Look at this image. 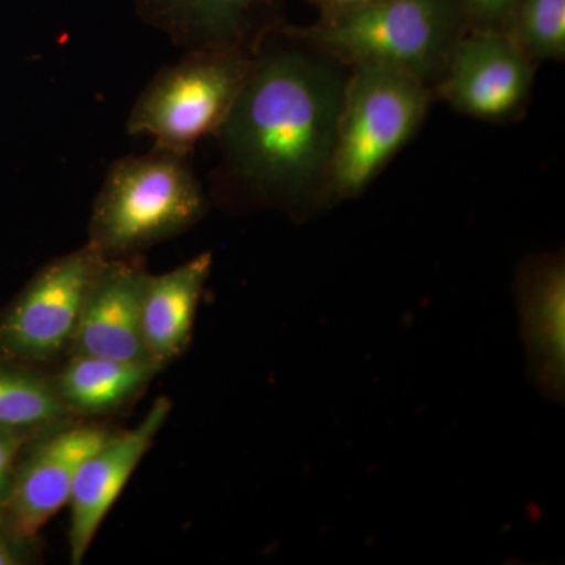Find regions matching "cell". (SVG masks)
I'll use <instances>...</instances> for the list:
<instances>
[{
  "label": "cell",
  "mask_w": 565,
  "mask_h": 565,
  "mask_svg": "<svg viewBox=\"0 0 565 565\" xmlns=\"http://www.w3.org/2000/svg\"><path fill=\"white\" fill-rule=\"evenodd\" d=\"M172 404L159 397L131 430L117 433L81 465L70 494V561L87 556L99 526L169 419Z\"/></svg>",
  "instance_id": "9c48e42d"
},
{
  "label": "cell",
  "mask_w": 565,
  "mask_h": 565,
  "mask_svg": "<svg viewBox=\"0 0 565 565\" xmlns=\"http://www.w3.org/2000/svg\"><path fill=\"white\" fill-rule=\"evenodd\" d=\"M39 557V539L21 534L0 509V565H28Z\"/></svg>",
  "instance_id": "e0dca14e"
},
{
  "label": "cell",
  "mask_w": 565,
  "mask_h": 565,
  "mask_svg": "<svg viewBox=\"0 0 565 565\" xmlns=\"http://www.w3.org/2000/svg\"><path fill=\"white\" fill-rule=\"evenodd\" d=\"M505 32L533 63L564 61L565 0H519Z\"/></svg>",
  "instance_id": "2e32d148"
},
{
  "label": "cell",
  "mask_w": 565,
  "mask_h": 565,
  "mask_svg": "<svg viewBox=\"0 0 565 565\" xmlns=\"http://www.w3.org/2000/svg\"><path fill=\"white\" fill-rule=\"evenodd\" d=\"M207 210L189 154L152 147L110 167L93 204L87 244L104 259L137 256L184 233Z\"/></svg>",
  "instance_id": "7a4b0ae2"
},
{
  "label": "cell",
  "mask_w": 565,
  "mask_h": 565,
  "mask_svg": "<svg viewBox=\"0 0 565 565\" xmlns=\"http://www.w3.org/2000/svg\"><path fill=\"white\" fill-rule=\"evenodd\" d=\"M337 63L264 32L214 134L221 162L212 182L221 191L244 204L289 212L329 195L348 81Z\"/></svg>",
  "instance_id": "6da1fadb"
},
{
  "label": "cell",
  "mask_w": 565,
  "mask_h": 565,
  "mask_svg": "<svg viewBox=\"0 0 565 565\" xmlns=\"http://www.w3.org/2000/svg\"><path fill=\"white\" fill-rule=\"evenodd\" d=\"M32 437H35V435L0 427V508L9 497L14 470H17L18 457Z\"/></svg>",
  "instance_id": "d6986e66"
},
{
  "label": "cell",
  "mask_w": 565,
  "mask_h": 565,
  "mask_svg": "<svg viewBox=\"0 0 565 565\" xmlns=\"http://www.w3.org/2000/svg\"><path fill=\"white\" fill-rule=\"evenodd\" d=\"M137 14L185 51H252L277 0H131Z\"/></svg>",
  "instance_id": "7c38bea8"
},
{
  "label": "cell",
  "mask_w": 565,
  "mask_h": 565,
  "mask_svg": "<svg viewBox=\"0 0 565 565\" xmlns=\"http://www.w3.org/2000/svg\"><path fill=\"white\" fill-rule=\"evenodd\" d=\"M71 419L51 374L0 355V427L39 435Z\"/></svg>",
  "instance_id": "9a60e30c"
},
{
  "label": "cell",
  "mask_w": 565,
  "mask_h": 565,
  "mask_svg": "<svg viewBox=\"0 0 565 565\" xmlns=\"http://www.w3.org/2000/svg\"><path fill=\"white\" fill-rule=\"evenodd\" d=\"M533 81L534 63L508 32L471 29L435 87L460 114L498 121L522 110Z\"/></svg>",
  "instance_id": "ba28073f"
},
{
  "label": "cell",
  "mask_w": 565,
  "mask_h": 565,
  "mask_svg": "<svg viewBox=\"0 0 565 565\" xmlns=\"http://www.w3.org/2000/svg\"><path fill=\"white\" fill-rule=\"evenodd\" d=\"M527 374L556 403L564 401L565 269L559 255L539 256L516 281Z\"/></svg>",
  "instance_id": "8fae6325"
},
{
  "label": "cell",
  "mask_w": 565,
  "mask_h": 565,
  "mask_svg": "<svg viewBox=\"0 0 565 565\" xmlns=\"http://www.w3.org/2000/svg\"><path fill=\"white\" fill-rule=\"evenodd\" d=\"M103 262L87 244L41 267L0 311V355L41 370L65 359Z\"/></svg>",
  "instance_id": "8992f818"
},
{
  "label": "cell",
  "mask_w": 565,
  "mask_h": 565,
  "mask_svg": "<svg viewBox=\"0 0 565 565\" xmlns=\"http://www.w3.org/2000/svg\"><path fill=\"white\" fill-rule=\"evenodd\" d=\"M158 373L151 363L68 355L51 377L66 411L85 419L118 414L139 399Z\"/></svg>",
  "instance_id": "5bb4252c"
},
{
  "label": "cell",
  "mask_w": 565,
  "mask_h": 565,
  "mask_svg": "<svg viewBox=\"0 0 565 565\" xmlns=\"http://www.w3.org/2000/svg\"><path fill=\"white\" fill-rule=\"evenodd\" d=\"M470 28L459 0H377L323 14L299 39L338 63H382L437 85Z\"/></svg>",
  "instance_id": "3957f363"
},
{
  "label": "cell",
  "mask_w": 565,
  "mask_h": 565,
  "mask_svg": "<svg viewBox=\"0 0 565 565\" xmlns=\"http://www.w3.org/2000/svg\"><path fill=\"white\" fill-rule=\"evenodd\" d=\"M252 51L212 47L185 52L140 93L129 114V134L151 137L154 148L191 156L193 147L214 136L225 121L243 87Z\"/></svg>",
  "instance_id": "5b68a950"
},
{
  "label": "cell",
  "mask_w": 565,
  "mask_h": 565,
  "mask_svg": "<svg viewBox=\"0 0 565 565\" xmlns=\"http://www.w3.org/2000/svg\"><path fill=\"white\" fill-rule=\"evenodd\" d=\"M471 29L505 31L519 0H459Z\"/></svg>",
  "instance_id": "ac0fdd59"
},
{
  "label": "cell",
  "mask_w": 565,
  "mask_h": 565,
  "mask_svg": "<svg viewBox=\"0 0 565 565\" xmlns=\"http://www.w3.org/2000/svg\"><path fill=\"white\" fill-rule=\"evenodd\" d=\"M115 434L103 424L76 418L32 437L18 457L9 497L0 508L11 525L36 537L68 504L81 465Z\"/></svg>",
  "instance_id": "52a82bcc"
},
{
  "label": "cell",
  "mask_w": 565,
  "mask_h": 565,
  "mask_svg": "<svg viewBox=\"0 0 565 565\" xmlns=\"http://www.w3.org/2000/svg\"><path fill=\"white\" fill-rule=\"evenodd\" d=\"M433 87L403 70L359 63L345 81L329 196L360 195L422 125Z\"/></svg>",
  "instance_id": "277c9868"
},
{
  "label": "cell",
  "mask_w": 565,
  "mask_h": 565,
  "mask_svg": "<svg viewBox=\"0 0 565 565\" xmlns=\"http://www.w3.org/2000/svg\"><path fill=\"white\" fill-rule=\"evenodd\" d=\"M211 267V253H202L170 273L150 275L141 308V334L148 360L159 371L180 359L191 344Z\"/></svg>",
  "instance_id": "4fadbf2b"
},
{
  "label": "cell",
  "mask_w": 565,
  "mask_h": 565,
  "mask_svg": "<svg viewBox=\"0 0 565 565\" xmlns=\"http://www.w3.org/2000/svg\"><path fill=\"white\" fill-rule=\"evenodd\" d=\"M323 11V14L338 13V11L356 9V7L367 6V3L377 2V0H311Z\"/></svg>",
  "instance_id": "ffe728a7"
},
{
  "label": "cell",
  "mask_w": 565,
  "mask_h": 565,
  "mask_svg": "<svg viewBox=\"0 0 565 565\" xmlns=\"http://www.w3.org/2000/svg\"><path fill=\"white\" fill-rule=\"evenodd\" d=\"M150 275L137 256L104 259L85 296L66 356L150 363L141 334V308Z\"/></svg>",
  "instance_id": "30bf717a"
}]
</instances>
